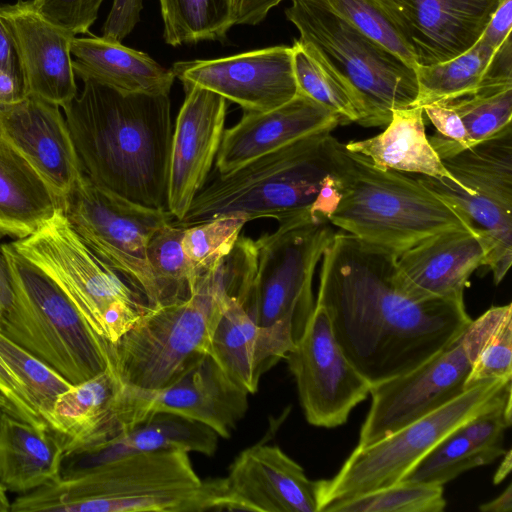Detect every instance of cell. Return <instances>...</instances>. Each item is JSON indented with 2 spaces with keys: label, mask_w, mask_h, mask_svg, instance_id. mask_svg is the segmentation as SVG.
I'll list each match as a JSON object with an SVG mask.
<instances>
[{
  "label": "cell",
  "mask_w": 512,
  "mask_h": 512,
  "mask_svg": "<svg viewBox=\"0 0 512 512\" xmlns=\"http://www.w3.org/2000/svg\"><path fill=\"white\" fill-rule=\"evenodd\" d=\"M396 259L342 230L321 259L315 303L371 387L414 370L472 321L464 302L409 293L399 281Z\"/></svg>",
  "instance_id": "obj_1"
},
{
  "label": "cell",
  "mask_w": 512,
  "mask_h": 512,
  "mask_svg": "<svg viewBox=\"0 0 512 512\" xmlns=\"http://www.w3.org/2000/svg\"><path fill=\"white\" fill-rule=\"evenodd\" d=\"M62 108L83 173L140 205L167 210L172 142L169 95L126 93L83 79Z\"/></svg>",
  "instance_id": "obj_2"
},
{
  "label": "cell",
  "mask_w": 512,
  "mask_h": 512,
  "mask_svg": "<svg viewBox=\"0 0 512 512\" xmlns=\"http://www.w3.org/2000/svg\"><path fill=\"white\" fill-rule=\"evenodd\" d=\"M336 140L331 131L319 132L218 174L173 222L187 228L230 214H244L249 222L329 221L342 196Z\"/></svg>",
  "instance_id": "obj_3"
},
{
  "label": "cell",
  "mask_w": 512,
  "mask_h": 512,
  "mask_svg": "<svg viewBox=\"0 0 512 512\" xmlns=\"http://www.w3.org/2000/svg\"><path fill=\"white\" fill-rule=\"evenodd\" d=\"M222 478L202 480L189 452L128 455L71 479L51 481L17 497L11 512L222 511Z\"/></svg>",
  "instance_id": "obj_4"
},
{
  "label": "cell",
  "mask_w": 512,
  "mask_h": 512,
  "mask_svg": "<svg viewBox=\"0 0 512 512\" xmlns=\"http://www.w3.org/2000/svg\"><path fill=\"white\" fill-rule=\"evenodd\" d=\"M335 148L342 196L329 217L331 225L397 256L439 232L472 230L448 203L414 177L379 168L338 140Z\"/></svg>",
  "instance_id": "obj_5"
},
{
  "label": "cell",
  "mask_w": 512,
  "mask_h": 512,
  "mask_svg": "<svg viewBox=\"0 0 512 512\" xmlns=\"http://www.w3.org/2000/svg\"><path fill=\"white\" fill-rule=\"evenodd\" d=\"M285 15L303 46L348 89L358 124L387 125L393 110L414 105L415 68L340 17L325 0H291Z\"/></svg>",
  "instance_id": "obj_6"
},
{
  "label": "cell",
  "mask_w": 512,
  "mask_h": 512,
  "mask_svg": "<svg viewBox=\"0 0 512 512\" xmlns=\"http://www.w3.org/2000/svg\"><path fill=\"white\" fill-rule=\"evenodd\" d=\"M221 266L195 279L188 298L149 307L115 342L110 367L125 385L155 390L209 353L228 296Z\"/></svg>",
  "instance_id": "obj_7"
},
{
  "label": "cell",
  "mask_w": 512,
  "mask_h": 512,
  "mask_svg": "<svg viewBox=\"0 0 512 512\" xmlns=\"http://www.w3.org/2000/svg\"><path fill=\"white\" fill-rule=\"evenodd\" d=\"M12 244L57 283L89 328L109 343L149 308L140 293L85 245L62 209Z\"/></svg>",
  "instance_id": "obj_8"
},
{
  "label": "cell",
  "mask_w": 512,
  "mask_h": 512,
  "mask_svg": "<svg viewBox=\"0 0 512 512\" xmlns=\"http://www.w3.org/2000/svg\"><path fill=\"white\" fill-rule=\"evenodd\" d=\"M511 393V379L479 382L389 436L368 446H356L333 478L317 480L319 512L332 503L400 481L443 438Z\"/></svg>",
  "instance_id": "obj_9"
},
{
  "label": "cell",
  "mask_w": 512,
  "mask_h": 512,
  "mask_svg": "<svg viewBox=\"0 0 512 512\" xmlns=\"http://www.w3.org/2000/svg\"><path fill=\"white\" fill-rule=\"evenodd\" d=\"M453 181L414 178L448 203L485 242V265L497 285L512 264V125L441 159Z\"/></svg>",
  "instance_id": "obj_10"
},
{
  "label": "cell",
  "mask_w": 512,
  "mask_h": 512,
  "mask_svg": "<svg viewBox=\"0 0 512 512\" xmlns=\"http://www.w3.org/2000/svg\"><path fill=\"white\" fill-rule=\"evenodd\" d=\"M510 313L511 303L489 308L426 362L402 376L372 386V402L357 446L371 445L464 393L478 352Z\"/></svg>",
  "instance_id": "obj_11"
},
{
  "label": "cell",
  "mask_w": 512,
  "mask_h": 512,
  "mask_svg": "<svg viewBox=\"0 0 512 512\" xmlns=\"http://www.w3.org/2000/svg\"><path fill=\"white\" fill-rule=\"evenodd\" d=\"M334 234L329 221L297 219L256 239L257 273L243 304L257 324L296 343L314 309L317 264Z\"/></svg>",
  "instance_id": "obj_12"
},
{
  "label": "cell",
  "mask_w": 512,
  "mask_h": 512,
  "mask_svg": "<svg viewBox=\"0 0 512 512\" xmlns=\"http://www.w3.org/2000/svg\"><path fill=\"white\" fill-rule=\"evenodd\" d=\"M62 212L85 245L155 307L147 249L154 233L173 219L170 213L105 190L84 173L64 196Z\"/></svg>",
  "instance_id": "obj_13"
},
{
  "label": "cell",
  "mask_w": 512,
  "mask_h": 512,
  "mask_svg": "<svg viewBox=\"0 0 512 512\" xmlns=\"http://www.w3.org/2000/svg\"><path fill=\"white\" fill-rule=\"evenodd\" d=\"M23 302L35 318L51 367L71 384L110 367V343L95 334L57 283L12 243L1 245Z\"/></svg>",
  "instance_id": "obj_14"
},
{
  "label": "cell",
  "mask_w": 512,
  "mask_h": 512,
  "mask_svg": "<svg viewBox=\"0 0 512 512\" xmlns=\"http://www.w3.org/2000/svg\"><path fill=\"white\" fill-rule=\"evenodd\" d=\"M285 359L305 418L313 426L343 425L370 394L371 385L342 352L325 310L317 303Z\"/></svg>",
  "instance_id": "obj_15"
},
{
  "label": "cell",
  "mask_w": 512,
  "mask_h": 512,
  "mask_svg": "<svg viewBox=\"0 0 512 512\" xmlns=\"http://www.w3.org/2000/svg\"><path fill=\"white\" fill-rule=\"evenodd\" d=\"M248 395L207 353L166 387L144 390L122 383L119 414L124 432L154 414L170 413L229 438L247 412Z\"/></svg>",
  "instance_id": "obj_16"
},
{
  "label": "cell",
  "mask_w": 512,
  "mask_h": 512,
  "mask_svg": "<svg viewBox=\"0 0 512 512\" xmlns=\"http://www.w3.org/2000/svg\"><path fill=\"white\" fill-rule=\"evenodd\" d=\"M171 70L182 84L217 93L244 111L266 112L298 93L292 47L285 45L212 60L179 61Z\"/></svg>",
  "instance_id": "obj_17"
},
{
  "label": "cell",
  "mask_w": 512,
  "mask_h": 512,
  "mask_svg": "<svg viewBox=\"0 0 512 512\" xmlns=\"http://www.w3.org/2000/svg\"><path fill=\"white\" fill-rule=\"evenodd\" d=\"M185 99L172 135L167 210L181 221L206 184L216 159L227 113V100L205 88L183 84Z\"/></svg>",
  "instance_id": "obj_18"
},
{
  "label": "cell",
  "mask_w": 512,
  "mask_h": 512,
  "mask_svg": "<svg viewBox=\"0 0 512 512\" xmlns=\"http://www.w3.org/2000/svg\"><path fill=\"white\" fill-rule=\"evenodd\" d=\"M223 480L222 510L319 512L318 481L278 446L243 450Z\"/></svg>",
  "instance_id": "obj_19"
},
{
  "label": "cell",
  "mask_w": 512,
  "mask_h": 512,
  "mask_svg": "<svg viewBox=\"0 0 512 512\" xmlns=\"http://www.w3.org/2000/svg\"><path fill=\"white\" fill-rule=\"evenodd\" d=\"M412 48L416 66L471 49L503 0H381Z\"/></svg>",
  "instance_id": "obj_20"
},
{
  "label": "cell",
  "mask_w": 512,
  "mask_h": 512,
  "mask_svg": "<svg viewBox=\"0 0 512 512\" xmlns=\"http://www.w3.org/2000/svg\"><path fill=\"white\" fill-rule=\"evenodd\" d=\"M0 137L18 151L63 200L83 174L60 107L29 94L0 104Z\"/></svg>",
  "instance_id": "obj_21"
},
{
  "label": "cell",
  "mask_w": 512,
  "mask_h": 512,
  "mask_svg": "<svg viewBox=\"0 0 512 512\" xmlns=\"http://www.w3.org/2000/svg\"><path fill=\"white\" fill-rule=\"evenodd\" d=\"M338 125L341 121L336 114L299 92L275 109L244 111L241 119L223 132L216 169L218 174H227L304 137L332 131Z\"/></svg>",
  "instance_id": "obj_22"
},
{
  "label": "cell",
  "mask_w": 512,
  "mask_h": 512,
  "mask_svg": "<svg viewBox=\"0 0 512 512\" xmlns=\"http://www.w3.org/2000/svg\"><path fill=\"white\" fill-rule=\"evenodd\" d=\"M17 46L29 93L63 107L77 95L72 67L74 36L44 19L32 0L0 5Z\"/></svg>",
  "instance_id": "obj_23"
},
{
  "label": "cell",
  "mask_w": 512,
  "mask_h": 512,
  "mask_svg": "<svg viewBox=\"0 0 512 512\" xmlns=\"http://www.w3.org/2000/svg\"><path fill=\"white\" fill-rule=\"evenodd\" d=\"M486 255V244L476 232L447 230L397 256V274L402 286L415 296L464 302L469 279L485 265Z\"/></svg>",
  "instance_id": "obj_24"
},
{
  "label": "cell",
  "mask_w": 512,
  "mask_h": 512,
  "mask_svg": "<svg viewBox=\"0 0 512 512\" xmlns=\"http://www.w3.org/2000/svg\"><path fill=\"white\" fill-rule=\"evenodd\" d=\"M217 447L218 435L207 425L175 414L157 413L105 442L63 453L58 478H75L138 453L181 449L212 456Z\"/></svg>",
  "instance_id": "obj_25"
},
{
  "label": "cell",
  "mask_w": 512,
  "mask_h": 512,
  "mask_svg": "<svg viewBox=\"0 0 512 512\" xmlns=\"http://www.w3.org/2000/svg\"><path fill=\"white\" fill-rule=\"evenodd\" d=\"M293 346L290 338L257 324L242 300L228 294L209 353L236 384L252 394L262 375L285 359Z\"/></svg>",
  "instance_id": "obj_26"
},
{
  "label": "cell",
  "mask_w": 512,
  "mask_h": 512,
  "mask_svg": "<svg viewBox=\"0 0 512 512\" xmlns=\"http://www.w3.org/2000/svg\"><path fill=\"white\" fill-rule=\"evenodd\" d=\"M122 382L111 368L72 386L56 400L48 428L63 453L105 442L124 431L118 410Z\"/></svg>",
  "instance_id": "obj_27"
},
{
  "label": "cell",
  "mask_w": 512,
  "mask_h": 512,
  "mask_svg": "<svg viewBox=\"0 0 512 512\" xmlns=\"http://www.w3.org/2000/svg\"><path fill=\"white\" fill-rule=\"evenodd\" d=\"M74 74L126 93L169 95L175 75L148 54L105 37H74Z\"/></svg>",
  "instance_id": "obj_28"
},
{
  "label": "cell",
  "mask_w": 512,
  "mask_h": 512,
  "mask_svg": "<svg viewBox=\"0 0 512 512\" xmlns=\"http://www.w3.org/2000/svg\"><path fill=\"white\" fill-rule=\"evenodd\" d=\"M63 449L49 428L38 429L0 414V483L27 493L59 477Z\"/></svg>",
  "instance_id": "obj_29"
},
{
  "label": "cell",
  "mask_w": 512,
  "mask_h": 512,
  "mask_svg": "<svg viewBox=\"0 0 512 512\" xmlns=\"http://www.w3.org/2000/svg\"><path fill=\"white\" fill-rule=\"evenodd\" d=\"M423 113L420 106L395 109L383 132L367 139L350 141L345 146L382 169L445 177L453 181L428 140Z\"/></svg>",
  "instance_id": "obj_30"
},
{
  "label": "cell",
  "mask_w": 512,
  "mask_h": 512,
  "mask_svg": "<svg viewBox=\"0 0 512 512\" xmlns=\"http://www.w3.org/2000/svg\"><path fill=\"white\" fill-rule=\"evenodd\" d=\"M60 209L62 200L44 178L0 137V220L12 237L33 234Z\"/></svg>",
  "instance_id": "obj_31"
},
{
  "label": "cell",
  "mask_w": 512,
  "mask_h": 512,
  "mask_svg": "<svg viewBox=\"0 0 512 512\" xmlns=\"http://www.w3.org/2000/svg\"><path fill=\"white\" fill-rule=\"evenodd\" d=\"M163 39L171 46L220 41L235 25L232 0H159Z\"/></svg>",
  "instance_id": "obj_32"
},
{
  "label": "cell",
  "mask_w": 512,
  "mask_h": 512,
  "mask_svg": "<svg viewBox=\"0 0 512 512\" xmlns=\"http://www.w3.org/2000/svg\"><path fill=\"white\" fill-rule=\"evenodd\" d=\"M496 50L478 40L467 52L449 61L417 65L418 96L413 106L449 102L473 93Z\"/></svg>",
  "instance_id": "obj_33"
},
{
  "label": "cell",
  "mask_w": 512,
  "mask_h": 512,
  "mask_svg": "<svg viewBox=\"0 0 512 512\" xmlns=\"http://www.w3.org/2000/svg\"><path fill=\"white\" fill-rule=\"evenodd\" d=\"M184 227L173 220L160 227L152 236L147 256L156 291V306L188 298L193 275L182 248Z\"/></svg>",
  "instance_id": "obj_34"
},
{
  "label": "cell",
  "mask_w": 512,
  "mask_h": 512,
  "mask_svg": "<svg viewBox=\"0 0 512 512\" xmlns=\"http://www.w3.org/2000/svg\"><path fill=\"white\" fill-rule=\"evenodd\" d=\"M458 428L435 445L401 480L443 486L462 473L490 464L503 455L475 445Z\"/></svg>",
  "instance_id": "obj_35"
},
{
  "label": "cell",
  "mask_w": 512,
  "mask_h": 512,
  "mask_svg": "<svg viewBox=\"0 0 512 512\" xmlns=\"http://www.w3.org/2000/svg\"><path fill=\"white\" fill-rule=\"evenodd\" d=\"M443 103L461 118L467 149L511 125L512 83L481 84L473 93Z\"/></svg>",
  "instance_id": "obj_36"
},
{
  "label": "cell",
  "mask_w": 512,
  "mask_h": 512,
  "mask_svg": "<svg viewBox=\"0 0 512 512\" xmlns=\"http://www.w3.org/2000/svg\"><path fill=\"white\" fill-rule=\"evenodd\" d=\"M445 507L443 486L401 480L332 503L323 512H441Z\"/></svg>",
  "instance_id": "obj_37"
},
{
  "label": "cell",
  "mask_w": 512,
  "mask_h": 512,
  "mask_svg": "<svg viewBox=\"0 0 512 512\" xmlns=\"http://www.w3.org/2000/svg\"><path fill=\"white\" fill-rule=\"evenodd\" d=\"M248 222L244 214H230L184 229L182 248L191 268L193 283L196 278L217 269L234 248Z\"/></svg>",
  "instance_id": "obj_38"
},
{
  "label": "cell",
  "mask_w": 512,
  "mask_h": 512,
  "mask_svg": "<svg viewBox=\"0 0 512 512\" xmlns=\"http://www.w3.org/2000/svg\"><path fill=\"white\" fill-rule=\"evenodd\" d=\"M0 356L25 387L48 425L57 398L72 384L55 369L0 333Z\"/></svg>",
  "instance_id": "obj_39"
},
{
  "label": "cell",
  "mask_w": 512,
  "mask_h": 512,
  "mask_svg": "<svg viewBox=\"0 0 512 512\" xmlns=\"http://www.w3.org/2000/svg\"><path fill=\"white\" fill-rule=\"evenodd\" d=\"M291 47L293 72L298 92L336 114L340 118L341 125L358 122V110L343 83L322 65L299 40H295Z\"/></svg>",
  "instance_id": "obj_40"
},
{
  "label": "cell",
  "mask_w": 512,
  "mask_h": 512,
  "mask_svg": "<svg viewBox=\"0 0 512 512\" xmlns=\"http://www.w3.org/2000/svg\"><path fill=\"white\" fill-rule=\"evenodd\" d=\"M330 8L367 37L416 67L415 55L381 0H325Z\"/></svg>",
  "instance_id": "obj_41"
},
{
  "label": "cell",
  "mask_w": 512,
  "mask_h": 512,
  "mask_svg": "<svg viewBox=\"0 0 512 512\" xmlns=\"http://www.w3.org/2000/svg\"><path fill=\"white\" fill-rule=\"evenodd\" d=\"M0 333L51 366V357L40 328L20 297L0 246Z\"/></svg>",
  "instance_id": "obj_42"
},
{
  "label": "cell",
  "mask_w": 512,
  "mask_h": 512,
  "mask_svg": "<svg viewBox=\"0 0 512 512\" xmlns=\"http://www.w3.org/2000/svg\"><path fill=\"white\" fill-rule=\"evenodd\" d=\"M512 313L486 340L473 361L466 388L489 379H512Z\"/></svg>",
  "instance_id": "obj_43"
},
{
  "label": "cell",
  "mask_w": 512,
  "mask_h": 512,
  "mask_svg": "<svg viewBox=\"0 0 512 512\" xmlns=\"http://www.w3.org/2000/svg\"><path fill=\"white\" fill-rule=\"evenodd\" d=\"M103 0H32L48 22L76 37L86 34L98 17Z\"/></svg>",
  "instance_id": "obj_44"
},
{
  "label": "cell",
  "mask_w": 512,
  "mask_h": 512,
  "mask_svg": "<svg viewBox=\"0 0 512 512\" xmlns=\"http://www.w3.org/2000/svg\"><path fill=\"white\" fill-rule=\"evenodd\" d=\"M511 423L510 394L499 404L471 418L458 429L475 445L504 454V434Z\"/></svg>",
  "instance_id": "obj_45"
},
{
  "label": "cell",
  "mask_w": 512,
  "mask_h": 512,
  "mask_svg": "<svg viewBox=\"0 0 512 512\" xmlns=\"http://www.w3.org/2000/svg\"><path fill=\"white\" fill-rule=\"evenodd\" d=\"M423 111L436 128L428 140L440 159L466 149V129L459 115L445 103L423 106Z\"/></svg>",
  "instance_id": "obj_46"
},
{
  "label": "cell",
  "mask_w": 512,
  "mask_h": 512,
  "mask_svg": "<svg viewBox=\"0 0 512 512\" xmlns=\"http://www.w3.org/2000/svg\"><path fill=\"white\" fill-rule=\"evenodd\" d=\"M0 408L3 412L18 421L32 425L38 429L48 428L47 423L39 415L28 393L0 356Z\"/></svg>",
  "instance_id": "obj_47"
},
{
  "label": "cell",
  "mask_w": 512,
  "mask_h": 512,
  "mask_svg": "<svg viewBox=\"0 0 512 512\" xmlns=\"http://www.w3.org/2000/svg\"><path fill=\"white\" fill-rule=\"evenodd\" d=\"M142 0H113L103 25V37L121 42L140 21Z\"/></svg>",
  "instance_id": "obj_48"
},
{
  "label": "cell",
  "mask_w": 512,
  "mask_h": 512,
  "mask_svg": "<svg viewBox=\"0 0 512 512\" xmlns=\"http://www.w3.org/2000/svg\"><path fill=\"white\" fill-rule=\"evenodd\" d=\"M512 0H503L490 18L479 41L492 49H498L511 35Z\"/></svg>",
  "instance_id": "obj_49"
},
{
  "label": "cell",
  "mask_w": 512,
  "mask_h": 512,
  "mask_svg": "<svg viewBox=\"0 0 512 512\" xmlns=\"http://www.w3.org/2000/svg\"><path fill=\"white\" fill-rule=\"evenodd\" d=\"M283 0H239L235 25H256Z\"/></svg>",
  "instance_id": "obj_50"
},
{
  "label": "cell",
  "mask_w": 512,
  "mask_h": 512,
  "mask_svg": "<svg viewBox=\"0 0 512 512\" xmlns=\"http://www.w3.org/2000/svg\"><path fill=\"white\" fill-rule=\"evenodd\" d=\"M0 69L23 72L21 60L14 38L0 16ZM24 73V72H23Z\"/></svg>",
  "instance_id": "obj_51"
},
{
  "label": "cell",
  "mask_w": 512,
  "mask_h": 512,
  "mask_svg": "<svg viewBox=\"0 0 512 512\" xmlns=\"http://www.w3.org/2000/svg\"><path fill=\"white\" fill-rule=\"evenodd\" d=\"M482 512H511L512 510V485L507 488L494 499L483 503L479 506Z\"/></svg>",
  "instance_id": "obj_52"
},
{
  "label": "cell",
  "mask_w": 512,
  "mask_h": 512,
  "mask_svg": "<svg viewBox=\"0 0 512 512\" xmlns=\"http://www.w3.org/2000/svg\"><path fill=\"white\" fill-rule=\"evenodd\" d=\"M503 456H504V458H503L502 462L500 463L498 469L496 470V473L493 476L494 484L501 483L511 471V465H512L511 450L506 451L503 454Z\"/></svg>",
  "instance_id": "obj_53"
},
{
  "label": "cell",
  "mask_w": 512,
  "mask_h": 512,
  "mask_svg": "<svg viewBox=\"0 0 512 512\" xmlns=\"http://www.w3.org/2000/svg\"><path fill=\"white\" fill-rule=\"evenodd\" d=\"M11 503L6 495V489L0 483V512L10 511Z\"/></svg>",
  "instance_id": "obj_54"
},
{
  "label": "cell",
  "mask_w": 512,
  "mask_h": 512,
  "mask_svg": "<svg viewBox=\"0 0 512 512\" xmlns=\"http://www.w3.org/2000/svg\"><path fill=\"white\" fill-rule=\"evenodd\" d=\"M0 235L1 236L8 235V236L12 237L10 229L1 220H0Z\"/></svg>",
  "instance_id": "obj_55"
},
{
  "label": "cell",
  "mask_w": 512,
  "mask_h": 512,
  "mask_svg": "<svg viewBox=\"0 0 512 512\" xmlns=\"http://www.w3.org/2000/svg\"><path fill=\"white\" fill-rule=\"evenodd\" d=\"M238 1H239V0H232L233 6H234V9H235V13H236V9H237V5H238Z\"/></svg>",
  "instance_id": "obj_56"
},
{
  "label": "cell",
  "mask_w": 512,
  "mask_h": 512,
  "mask_svg": "<svg viewBox=\"0 0 512 512\" xmlns=\"http://www.w3.org/2000/svg\"><path fill=\"white\" fill-rule=\"evenodd\" d=\"M1 413H2V410H1V408H0V414H1Z\"/></svg>",
  "instance_id": "obj_57"
}]
</instances>
